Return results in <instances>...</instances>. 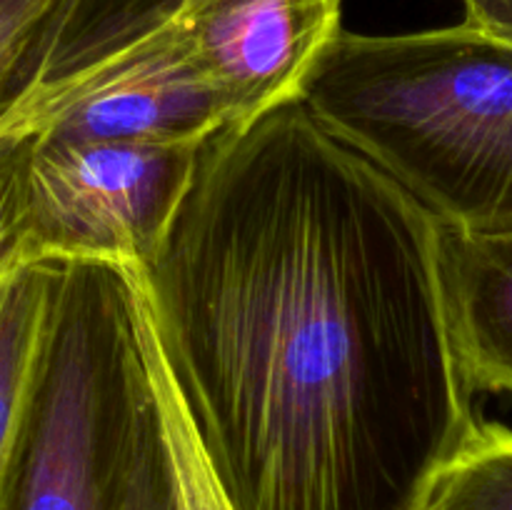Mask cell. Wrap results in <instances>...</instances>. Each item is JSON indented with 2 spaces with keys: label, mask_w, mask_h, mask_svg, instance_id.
I'll list each match as a JSON object with an SVG mask.
<instances>
[{
  "label": "cell",
  "mask_w": 512,
  "mask_h": 510,
  "mask_svg": "<svg viewBox=\"0 0 512 510\" xmlns=\"http://www.w3.org/2000/svg\"><path fill=\"white\" fill-rule=\"evenodd\" d=\"M145 308V303H143ZM145 323H148V343L150 358H153L155 383H158L160 405H163L165 420V438H168L170 453V473H173V493L175 510H233L223 488L215 480L198 440H195L193 428L183 413L178 393H175L170 375L165 370L163 358H160L158 340H155L153 325H150L148 310H145Z\"/></svg>",
  "instance_id": "12"
},
{
  "label": "cell",
  "mask_w": 512,
  "mask_h": 510,
  "mask_svg": "<svg viewBox=\"0 0 512 510\" xmlns=\"http://www.w3.org/2000/svg\"><path fill=\"white\" fill-rule=\"evenodd\" d=\"M343 0H178L170 18L238 123L298 100Z\"/></svg>",
  "instance_id": "6"
},
{
  "label": "cell",
  "mask_w": 512,
  "mask_h": 510,
  "mask_svg": "<svg viewBox=\"0 0 512 510\" xmlns=\"http://www.w3.org/2000/svg\"><path fill=\"white\" fill-rule=\"evenodd\" d=\"M150 390L135 268L63 263L53 333L3 510H118Z\"/></svg>",
  "instance_id": "3"
},
{
  "label": "cell",
  "mask_w": 512,
  "mask_h": 510,
  "mask_svg": "<svg viewBox=\"0 0 512 510\" xmlns=\"http://www.w3.org/2000/svg\"><path fill=\"white\" fill-rule=\"evenodd\" d=\"M440 270L450 328L475 393L512 398V235L440 225Z\"/></svg>",
  "instance_id": "7"
},
{
  "label": "cell",
  "mask_w": 512,
  "mask_h": 510,
  "mask_svg": "<svg viewBox=\"0 0 512 510\" xmlns=\"http://www.w3.org/2000/svg\"><path fill=\"white\" fill-rule=\"evenodd\" d=\"M63 263L40 260L0 275V510L8 503L58 308Z\"/></svg>",
  "instance_id": "8"
},
{
  "label": "cell",
  "mask_w": 512,
  "mask_h": 510,
  "mask_svg": "<svg viewBox=\"0 0 512 510\" xmlns=\"http://www.w3.org/2000/svg\"><path fill=\"white\" fill-rule=\"evenodd\" d=\"M73 0H0V130L43 83Z\"/></svg>",
  "instance_id": "10"
},
{
  "label": "cell",
  "mask_w": 512,
  "mask_h": 510,
  "mask_svg": "<svg viewBox=\"0 0 512 510\" xmlns=\"http://www.w3.org/2000/svg\"><path fill=\"white\" fill-rule=\"evenodd\" d=\"M418 510H512V430L483 420L438 470Z\"/></svg>",
  "instance_id": "11"
},
{
  "label": "cell",
  "mask_w": 512,
  "mask_h": 510,
  "mask_svg": "<svg viewBox=\"0 0 512 510\" xmlns=\"http://www.w3.org/2000/svg\"><path fill=\"white\" fill-rule=\"evenodd\" d=\"M135 275L233 510H418L483 423L438 220L300 98L205 145Z\"/></svg>",
  "instance_id": "1"
},
{
  "label": "cell",
  "mask_w": 512,
  "mask_h": 510,
  "mask_svg": "<svg viewBox=\"0 0 512 510\" xmlns=\"http://www.w3.org/2000/svg\"><path fill=\"white\" fill-rule=\"evenodd\" d=\"M240 125L165 18L90 68L38 88L3 130L78 143H208Z\"/></svg>",
  "instance_id": "5"
},
{
  "label": "cell",
  "mask_w": 512,
  "mask_h": 510,
  "mask_svg": "<svg viewBox=\"0 0 512 510\" xmlns=\"http://www.w3.org/2000/svg\"><path fill=\"white\" fill-rule=\"evenodd\" d=\"M208 143L30 138L28 260L143 268L168 235Z\"/></svg>",
  "instance_id": "4"
},
{
  "label": "cell",
  "mask_w": 512,
  "mask_h": 510,
  "mask_svg": "<svg viewBox=\"0 0 512 510\" xmlns=\"http://www.w3.org/2000/svg\"><path fill=\"white\" fill-rule=\"evenodd\" d=\"M300 100L438 225L512 235V43L460 25L340 30Z\"/></svg>",
  "instance_id": "2"
},
{
  "label": "cell",
  "mask_w": 512,
  "mask_h": 510,
  "mask_svg": "<svg viewBox=\"0 0 512 510\" xmlns=\"http://www.w3.org/2000/svg\"><path fill=\"white\" fill-rule=\"evenodd\" d=\"M145 335H148V323H145ZM150 375H153V390H150V400L145 405L138 435H135L133 455H130L123 490H120L118 510H175L168 438H165L163 405H160L158 383H155L153 358H150Z\"/></svg>",
  "instance_id": "13"
},
{
  "label": "cell",
  "mask_w": 512,
  "mask_h": 510,
  "mask_svg": "<svg viewBox=\"0 0 512 510\" xmlns=\"http://www.w3.org/2000/svg\"><path fill=\"white\" fill-rule=\"evenodd\" d=\"M30 138L0 130V275L28 260L25 160Z\"/></svg>",
  "instance_id": "14"
},
{
  "label": "cell",
  "mask_w": 512,
  "mask_h": 510,
  "mask_svg": "<svg viewBox=\"0 0 512 510\" xmlns=\"http://www.w3.org/2000/svg\"><path fill=\"white\" fill-rule=\"evenodd\" d=\"M178 0H73L45 68L43 85L60 83L163 23Z\"/></svg>",
  "instance_id": "9"
},
{
  "label": "cell",
  "mask_w": 512,
  "mask_h": 510,
  "mask_svg": "<svg viewBox=\"0 0 512 510\" xmlns=\"http://www.w3.org/2000/svg\"><path fill=\"white\" fill-rule=\"evenodd\" d=\"M465 23L512 43V0H460Z\"/></svg>",
  "instance_id": "15"
}]
</instances>
